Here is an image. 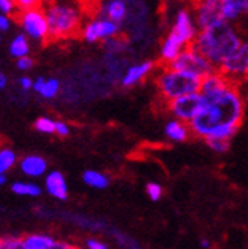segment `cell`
<instances>
[{
    "label": "cell",
    "mask_w": 248,
    "mask_h": 249,
    "mask_svg": "<svg viewBox=\"0 0 248 249\" xmlns=\"http://www.w3.org/2000/svg\"><path fill=\"white\" fill-rule=\"evenodd\" d=\"M70 132V128H69V124L66 122H57L55 124V134L59 135V137H67Z\"/></svg>",
    "instance_id": "obj_33"
},
{
    "label": "cell",
    "mask_w": 248,
    "mask_h": 249,
    "mask_svg": "<svg viewBox=\"0 0 248 249\" xmlns=\"http://www.w3.org/2000/svg\"><path fill=\"white\" fill-rule=\"evenodd\" d=\"M244 14L242 0H221V16L226 23L236 21Z\"/></svg>",
    "instance_id": "obj_20"
},
{
    "label": "cell",
    "mask_w": 248,
    "mask_h": 249,
    "mask_svg": "<svg viewBox=\"0 0 248 249\" xmlns=\"http://www.w3.org/2000/svg\"><path fill=\"white\" fill-rule=\"evenodd\" d=\"M11 26V20L8 16H3V14H0V31L2 32H6Z\"/></svg>",
    "instance_id": "obj_36"
},
{
    "label": "cell",
    "mask_w": 248,
    "mask_h": 249,
    "mask_svg": "<svg viewBox=\"0 0 248 249\" xmlns=\"http://www.w3.org/2000/svg\"><path fill=\"white\" fill-rule=\"evenodd\" d=\"M32 66H34V61H32L31 56H24V58L17 59V69H19V70L26 71V70H29Z\"/></svg>",
    "instance_id": "obj_32"
},
{
    "label": "cell",
    "mask_w": 248,
    "mask_h": 249,
    "mask_svg": "<svg viewBox=\"0 0 248 249\" xmlns=\"http://www.w3.org/2000/svg\"><path fill=\"white\" fill-rule=\"evenodd\" d=\"M242 41L244 40L241 38L238 29L224 21L218 26L200 31L192 47L219 69L222 62L236 51Z\"/></svg>",
    "instance_id": "obj_2"
},
{
    "label": "cell",
    "mask_w": 248,
    "mask_h": 249,
    "mask_svg": "<svg viewBox=\"0 0 248 249\" xmlns=\"http://www.w3.org/2000/svg\"><path fill=\"white\" fill-rule=\"evenodd\" d=\"M16 9H17L16 2H11V0H0V14L11 16V14H14Z\"/></svg>",
    "instance_id": "obj_30"
},
{
    "label": "cell",
    "mask_w": 248,
    "mask_h": 249,
    "mask_svg": "<svg viewBox=\"0 0 248 249\" xmlns=\"http://www.w3.org/2000/svg\"><path fill=\"white\" fill-rule=\"evenodd\" d=\"M6 85H8V78L3 73H0V90H3Z\"/></svg>",
    "instance_id": "obj_39"
},
{
    "label": "cell",
    "mask_w": 248,
    "mask_h": 249,
    "mask_svg": "<svg viewBox=\"0 0 248 249\" xmlns=\"http://www.w3.org/2000/svg\"><path fill=\"white\" fill-rule=\"evenodd\" d=\"M203 105H204V99L201 93H193V94L183 96V97L175 99V101L169 102L168 109L175 120L191 124V122L200 114Z\"/></svg>",
    "instance_id": "obj_9"
},
{
    "label": "cell",
    "mask_w": 248,
    "mask_h": 249,
    "mask_svg": "<svg viewBox=\"0 0 248 249\" xmlns=\"http://www.w3.org/2000/svg\"><path fill=\"white\" fill-rule=\"evenodd\" d=\"M51 249H81V248H78L76 245H73V243H70V242H64V240H57L55 242V245L51 248Z\"/></svg>",
    "instance_id": "obj_34"
},
{
    "label": "cell",
    "mask_w": 248,
    "mask_h": 249,
    "mask_svg": "<svg viewBox=\"0 0 248 249\" xmlns=\"http://www.w3.org/2000/svg\"><path fill=\"white\" fill-rule=\"evenodd\" d=\"M120 34V24L111 21L102 16H95L87 20L81 28V36L87 43L110 41Z\"/></svg>",
    "instance_id": "obj_6"
},
{
    "label": "cell",
    "mask_w": 248,
    "mask_h": 249,
    "mask_svg": "<svg viewBox=\"0 0 248 249\" xmlns=\"http://www.w3.org/2000/svg\"><path fill=\"white\" fill-rule=\"evenodd\" d=\"M218 70L233 84L238 79L248 78V40H244Z\"/></svg>",
    "instance_id": "obj_8"
},
{
    "label": "cell",
    "mask_w": 248,
    "mask_h": 249,
    "mask_svg": "<svg viewBox=\"0 0 248 249\" xmlns=\"http://www.w3.org/2000/svg\"><path fill=\"white\" fill-rule=\"evenodd\" d=\"M19 23L23 29V34L26 35L28 38H32L37 41L51 38V36H49V24H47L44 8L35 6L32 9L19 12Z\"/></svg>",
    "instance_id": "obj_7"
},
{
    "label": "cell",
    "mask_w": 248,
    "mask_h": 249,
    "mask_svg": "<svg viewBox=\"0 0 248 249\" xmlns=\"http://www.w3.org/2000/svg\"><path fill=\"white\" fill-rule=\"evenodd\" d=\"M44 12L49 36L54 40L69 38L82 28V11L73 3H49Z\"/></svg>",
    "instance_id": "obj_3"
},
{
    "label": "cell",
    "mask_w": 248,
    "mask_h": 249,
    "mask_svg": "<svg viewBox=\"0 0 248 249\" xmlns=\"http://www.w3.org/2000/svg\"><path fill=\"white\" fill-rule=\"evenodd\" d=\"M20 170L29 178H40L47 172V161L40 155H26L20 161Z\"/></svg>",
    "instance_id": "obj_17"
},
{
    "label": "cell",
    "mask_w": 248,
    "mask_h": 249,
    "mask_svg": "<svg viewBox=\"0 0 248 249\" xmlns=\"http://www.w3.org/2000/svg\"><path fill=\"white\" fill-rule=\"evenodd\" d=\"M231 84L233 82H230L219 70H216V71L210 73L209 76H206L203 79L200 93H201L203 97H212V96H216V94L222 93L224 90H227Z\"/></svg>",
    "instance_id": "obj_13"
},
{
    "label": "cell",
    "mask_w": 248,
    "mask_h": 249,
    "mask_svg": "<svg viewBox=\"0 0 248 249\" xmlns=\"http://www.w3.org/2000/svg\"><path fill=\"white\" fill-rule=\"evenodd\" d=\"M201 82L203 79L195 74L180 71L172 67H163L155 76L157 90L168 104L178 97L200 93Z\"/></svg>",
    "instance_id": "obj_4"
},
{
    "label": "cell",
    "mask_w": 248,
    "mask_h": 249,
    "mask_svg": "<svg viewBox=\"0 0 248 249\" xmlns=\"http://www.w3.org/2000/svg\"><path fill=\"white\" fill-rule=\"evenodd\" d=\"M44 189L52 197L59 199V201H64V199H67V196H69L67 181H66L63 173L58 172V170H52L46 175Z\"/></svg>",
    "instance_id": "obj_12"
},
{
    "label": "cell",
    "mask_w": 248,
    "mask_h": 249,
    "mask_svg": "<svg viewBox=\"0 0 248 249\" xmlns=\"http://www.w3.org/2000/svg\"><path fill=\"white\" fill-rule=\"evenodd\" d=\"M203 99L204 105L200 114L191 122V131L193 135L207 140L221 128H239L244 117V99L236 85L231 84L222 93Z\"/></svg>",
    "instance_id": "obj_1"
},
{
    "label": "cell",
    "mask_w": 248,
    "mask_h": 249,
    "mask_svg": "<svg viewBox=\"0 0 248 249\" xmlns=\"http://www.w3.org/2000/svg\"><path fill=\"white\" fill-rule=\"evenodd\" d=\"M171 34L175 35L186 47H191L195 43L198 34H200V28L196 24L193 11L180 9L175 14V20H173Z\"/></svg>",
    "instance_id": "obj_10"
},
{
    "label": "cell",
    "mask_w": 248,
    "mask_h": 249,
    "mask_svg": "<svg viewBox=\"0 0 248 249\" xmlns=\"http://www.w3.org/2000/svg\"><path fill=\"white\" fill-rule=\"evenodd\" d=\"M192 131H191V124L184 123L180 120L172 119L166 123L165 126V135L166 139L172 143H183L191 137Z\"/></svg>",
    "instance_id": "obj_18"
},
{
    "label": "cell",
    "mask_w": 248,
    "mask_h": 249,
    "mask_svg": "<svg viewBox=\"0 0 248 249\" xmlns=\"http://www.w3.org/2000/svg\"><path fill=\"white\" fill-rule=\"evenodd\" d=\"M127 14H128V6L122 0H110V2L102 3L97 9V16L110 18L111 21H114L117 24H120L127 18Z\"/></svg>",
    "instance_id": "obj_16"
},
{
    "label": "cell",
    "mask_w": 248,
    "mask_h": 249,
    "mask_svg": "<svg viewBox=\"0 0 248 249\" xmlns=\"http://www.w3.org/2000/svg\"><path fill=\"white\" fill-rule=\"evenodd\" d=\"M154 67H155L154 61H143V62H139V64L130 66L122 76V85L134 87L140 84L145 78H148V74L153 73Z\"/></svg>",
    "instance_id": "obj_14"
},
{
    "label": "cell",
    "mask_w": 248,
    "mask_h": 249,
    "mask_svg": "<svg viewBox=\"0 0 248 249\" xmlns=\"http://www.w3.org/2000/svg\"><path fill=\"white\" fill-rule=\"evenodd\" d=\"M193 16L200 31L224 23L221 16V0H204L193 8Z\"/></svg>",
    "instance_id": "obj_11"
},
{
    "label": "cell",
    "mask_w": 248,
    "mask_h": 249,
    "mask_svg": "<svg viewBox=\"0 0 248 249\" xmlns=\"http://www.w3.org/2000/svg\"><path fill=\"white\" fill-rule=\"evenodd\" d=\"M168 67L195 74V76L201 78V79H204L206 76H209L210 73H213V71L218 70L212 64V62H210L207 58H204L198 51H195L192 46L188 47V49H184L183 53Z\"/></svg>",
    "instance_id": "obj_5"
},
{
    "label": "cell",
    "mask_w": 248,
    "mask_h": 249,
    "mask_svg": "<svg viewBox=\"0 0 248 249\" xmlns=\"http://www.w3.org/2000/svg\"><path fill=\"white\" fill-rule=\"evenodd\" d=\"M12 192L19 196H31V197H35V196H40L41 195V187L35 182H28V181H17L11 185Z\"/></svg>",
    "instance_id": "obj_23"
},
{
    "label": "cell",
    "mask_w": 248,
    "mask_h": 249,
    "mask_svg": "<svg viewBox=\"0 0 248 249\" xmlns=\"http://www.w3.org/2000/svg\"><path fill=\"white\" fill-rule=\"evenodd\" d=\"M82 181L89 187H92V189H97V190L107 189L110 184V178L105 173L97 170H85L82 175Z\"/></svg>",
    "instance_id": "obj_21"
},
{
    "label": "cell",
    "mask_w": 248,
    "mask_h": 249,
    "mask_svg": "<svg viewBox=\"0 0 248 249\" xmlns=\"http://www.w3.org/2000/svg\"><path fill=\"white\" fill-rule=\"evenodd\" d=\"M16 163H17V155L14 151H11L8 147L0 149V175H6V172L14 167Z\"/></svg>",
    "instance_id": "obj_24"
},
{
    "label": "cell",
    "mask_w": 248,
    "mask_h": 249,
    "mask_svg": "<svg viewBox=\"0 0 248 249\" xmlns=\"http://www.w3.org/2000/svg\"><path fill=\"white\" fill-rule=\"evenodd\" d=\"M44 82H46V79H44V78H37V79L34 81V87H32V90H35L37 93L40 94V91L43 90V85H44Z\"/></svg>",
    "instance_id": "obj_38"
},
{
    "label": "cell",
    "mask_w": 248,
    "mask_h": 249,
    "mask_svg": "<svg viewBox=\"0 0 248 249\" xmlns=\"http://www.w3.org/2000/svg\"><path fill=\"white\" fill-rule=\"evenodd\" d=\"M59 91V81L58 79H46L44 85H43V90L40 91V94L44 97V99H52L58 94Z\"/></svg>",
    "instance_id": "obj_25"
},
{
    "label": "cell",
    "mask_w": 248,
    "mask_h": 249,
    "mask_svg": "<svg viewBox=\"0 0 248 249\" xmlns=\"http://www.w3.org/2000/svg\"><path fill=\"white\" fill-rule=\"evenodd\" d=\"M20 87L23 90H32V87H34V81L28 76H23L20 78Z\"/></svg>",
    "instance_id": "obj_37"
},
{
    "label": "cell",
    "mask_w": 248,
    "mask_h": 249,
    "mask_svg": "<svg viewBox=\"0 0 248 249\" xmlns=\"http://www.w3.org/2000/svg\"><path fill=\"white\" fill-rule=\"evenodd\" d=\"M8 182V178L6 175H0V185H5Z\"/></svg>",
    "instance_id": "obj_42"
},
{
    "label": "cell",
    "mask_w": 248,
    "mask_h": 249,
    "mask_svg": "<svg viewBox=\"0 0 248 249\" xmlns=\"http://www.w3.org/2000/svg\"><path fill=\"white\" fill-rule=\"evenodd\" d=\"M35 6H37V3L34 2V0H19V2H17V8L20 9V12H21V11L32 9V8H35Z\"/></svg>",
    "instance_id": "obj_35"
},
{
    "label": "cell",
    "mask_w": 248,
    "mask_h": 249,
    "mask_svg": "<svg viewBox=\"0 0 248 249\" xmlns=\"http://www.w3.org/2000/svg\"><path fill=\"white\" fill-rule=\"evenodd\" d=\"M29 43H28V36L24 34H19L14 36V40L9 44V53L11 56H14L17 59L29 56Z\"/></svg>",
    "instance_id": "obj_22"
},
{
    "label": "cell",
    "mask_w": 248,
    "mask_h": 249,
    "mask_svg": "<svg viewBox=\"0 0 248 249\" xmlns=\"http://www.w3.org/2000/svg\"><path fill=\"white\" fill-rule=\"evenodd\" d=\"M184 49H188V47H186L175 35L169 32L168 36L163 40L162 46H160V59L163 62V67L171 66L172 62L183 53Z\"/></svg>",
    "instance_id": "obj_15"
},
{
    "label": "cell",
    "mask_w": 248,
    "mask_h": 249,
    "mask_svg": "<svg viewBox=\"0 0 248 249\" xmlns=\"http://www.w3.org/2000/svg\"><path fill=\"white\" fill-rule=\"evenodd\" d=\"M85 249H108V246L102 240L90 237L85 240Z\"/></svg>",
    "instance_id": "obj_31"
},
{
    "label": "cell",
    "mask_w": 248,
    "mask_h": 249,
    "mask_svg": "<svg viewBox=\"0 0 248 249\" xmlns=\"http://www.w3.org/2000/svg\"><path fill=\"white\" fill-rule=\"evenodd\" d=\"M146 195L150 196L151 201H158L163 196V187L158 182H148L146 184Z\"/></svg>",
    "instance_id": "obj_28"
},
{
    "label": "cell",
    "mask_w": 248,
    "mask_h": 249,
    "mask_svg": "<svg viewBox=\"0 0 248 249\" xmlns=\"http://www.w3.org/2000/svg\"><path fill=\"white\" fill-rule=\"evenodd\" d=\"M201 246H203L204 249H209V248H210V242H209L207 239H203V240H201Z\"/></svg>",
    "instance_id": "obj_41"
},
{
    "label": "cell",
    "mask_w": 248,
    "mask_h": 249,
    "mask_svg": "<svg viewBox=\"0 0 248 249\" xmlns=\"http://www.w3.org/2000/svg\"><path fill=\"white\" fill-rule=\"evenodd\" d=\"M21 240L26 249H51L57 242L51 234H43V232L28 234Z\"/></svg>",
    "instance_id": "obj_19"
},
{
    "label": "cell",
    "mask_w": 248,
    "mask_h": 249,
    "mask_svg": "<svg viewBox=\"0 0 248 249\" xmlns=\"http://www.w3.org/2000/svg\"><path fill=\"white\" fill-rule=\"evenodd\" d=\"M206 143L209 144V147L212 149V151H215L218 154L227 152L229 147H230V142H227V140H209Z\"/></svg>",
    "instance_id": "obj_29"
},
{
    "label": "cell",
    "mask_w": 248,
    "mask_h": 249,
    "mask_svg": "<svg viewBox=\"0 0 248 249\" xmlns=\"http://www.w3.org/2000/svg\"><path fill=\"white\" fill-rule=\"evenodd\" d=\"M0 249H26V248H24L21 239L6 235V237H0Z\"/></svg>",
    "instance_id": "obj_27"
},
{
    "label": "cell",
    "mask_w": 248,
    "mask_h": 249,
    "mask_svg": "<svg viewBox=\"0 0 248 249\" xmlns=\"http://www.w3.org/2000/svg\"><path fill=\"white\" fill-rule=\"evenodd\" d=\"M55 124L57 122L51 117H40L35 122V129L43 134H54L55 132Z\"/></svg>",
    "instance_id": "obj_26"
},
{
    "label": "cell",
    "mask_w": 248,
    "mask_h": 249,
    "mask_svg": "<svg viewBox=\"0 0 248 249\" xmlns=\"http://www.w3.org/2000/svg\"><path fill=\"white\" fill-rule=\"evenodd\" d=\"M242 9L244 14H248V0H242Z\"/></svg>",
    "instance_id": "obj_40"
}]
</instances>
